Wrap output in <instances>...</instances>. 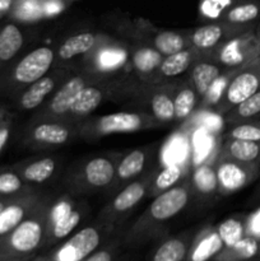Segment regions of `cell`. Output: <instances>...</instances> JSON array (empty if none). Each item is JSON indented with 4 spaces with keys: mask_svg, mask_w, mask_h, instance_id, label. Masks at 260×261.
I'll return each instance as SVG.
<instances>
[{
    "mask_svg": "<svg viewBox=\"0 0 260 261\" xmlns=\"http://www.w3.org/2000/svg\"><path fill=\"white\" fill-rule=\"evenodd\" d=\"M145 193H147V182L137 181V182L129 184L114 199V203L111 206L112 213L115 216H120V214L133 209L144 198Z\"/></svg>",
    "mask_w": 260,
    "mask_h": 261,
    "instance_id": "19",
    "label": "cell"
},
{
    "mask_svg": "<svg viewBox=\"0 0 260 261\" xmlns=\"http://www.w3.org/2000/svg\"><path fill=\"white\" fill-rule=\"evenodd\" d=\"M24 36L15 23H7L0 30V63L10 61L22 48Z\"/></svg>",
    "mask_w": 260,
    "mask_h": 261,
    "instance_id": "17",
    "label": "cell"
},
{
    "mask_svg": "<svg viewBox=\"0 0 260 261\" xmlns=\"http://www.w3.org/2000/svg\"><path fill=\"white\" fill-rule=\"evenodd\" d=\"M87 87V79L84 76L78 75L68 79L51 98L47 106L48 114L60 116V115L68 114L71 106L75 102L76 97Z\"/></svg>",
    "mask_w": 260,
    "mask_h": 261,
    "instance_id": "10",
    "label": "cell"
},
{
    "mask_svg": "<svg viewBox=\"0 0 260 261\" xmlns=\"http://www.w3.org/2000/svg\"><path fill=\"white\" fill-rule=\"evenodd\" d=\"M55 54L50 47L41 46L28 53L13 70V81L22 86H30L43 78L51 69Z\"/></svg>",
    "mask_w": 260,
    "mask_h": 261,
    "instance_id": "7",
    "label": "cell"
},
{
    "mask_svg": "<svg viewBox=\"0 0 260 261\" xmlns=\"http://www.w3.org/2000/svg\"><path fill=\"white\" fill-rule=\"evenodd\" d=\"M189 250L190 241L188 237H171L154 250L149 261H185Z\"/></svg>",
    "mask_w": 260,
    "mask_h": 261,
    "instance_id": "16",
    "label": "cell"
},
{
    "mask_svg": "<svg viewBox=\"0 0 260 261\" xmlns=\"http://www.w3.org/2000/svg\"><path fill=\"white\" fill-rule=\"evenodd\" d=\"M223 155L240 163L260 167V142L226 139L223 145Z\"/></svg>",
    "mask_w": 260,
    "mask_h": 261,
    "instance_id": "12",
    "label": "cell"
},
{
    "mask_svg": "<svg viewBox=\"0 0 260 261\" xmlns=\"http://www.w3.org/2000/svg\"><path fill=\"white\" fill-rule=\"evenodd\" d=\"M48 213L36 206L0 245V257L28 259L45 245L48 228Z\"/></svg>",
    "mask_w": 260,
    "mask_h": 261,
    "instance_id": "1",
    "label": "cell"
},
{
    "mask_svg": "<svg viewBox=\"0 0 260 261\" xmlns=\"http://www.w3.org/2000/svg\"><path fill=\"white\" fill-rule=\"evenodd\" d=\"M153 46L161 55L168 56L186 48V41L180 33L162 31L158 32L153 40Z\"/></svg>",
    "mask_w": 260,
    "mask_h": 261,
    "instance_id": "29",
    "label": "cell"
},
{
    "mask_svg": "<svg viewBox=\"0 0 260 261\" xmlns=\"http://www.w3.org/2000/svg\"><path fill=\"white\" fill-rule=\"evenodd\" d=\"M97 37L92 32H82L70 36L60 45L58 55L61 60H70L78 55L88 53L96 45Z\"/></svg>",
    "mask_w": 260,
    "mask_h": 261,
    "instance_id": "18",
    "label": "cell"
},
{
    "mask_svg": "<svg viewBox=\"0 0 260 261\" xmlns=\"http://www.w3.org/2000/svg\"><path fill=\"white\" fill-rule=\"evenodd\" d=\"M196 99H198V94L193 87H183L181 89H178L176 96L173 97L175 120L184 121L188 119L195 109Z\"/></svg>",
    "mask_w": 260,
    "mask_h": 261,
    "instance_id": "30",
    "label": "cell"
},
{
    "mask_svg": "<svg viewBox=\"0 0 260 261\" xmlns=\"http://www.w3.org/2000/svg\"><path fill=\"white\" fill-rule=\"evenodd\" d=\"M10 135V129L9 126L4 125V126H0V152L3 150V148L5 147V144L8 143Z\"/></svg>",
    "mask_w": 260,
    "mask_h": 261,
    "instance_id": "40",
    "label": "cell"
},
{
    "mask_svg": "<svg viewBox=\"0 0 260 261\" xmlns=\"http://www.w3.org/2000/svg\"><path fill=\"white\" fill-rule=\"evenodd\" d=\"M226 139L260 142V120H250L235 124L233 127L227 133Z\"/></svg>",
    "mask_w": 260,
    "mask_h": 261,
    "instance_id": "33",
    "label": "cell"
},
{
    "mask_svg": "<svg viewBox=\"0 0 260 261\" xmlns=\"http://www.w3.org/2000/svg\"><path fill=\"white\" fill-rule=\"evenodd\" d=\"M103 101V92L94 86H87L76 97L69 114L74 116H86L93 112Z\"/></svg>",
    "mask_w": 260,
    "mask_h": 261,
    "instance_id": "24",
    "label": "cell"
},
{
    "mask_svg": "<svg viewBox=\"0 0 260 261\" xmlns=\"http://www.w3.org/2000/svg\"><path fill=\"white\" fill-rule=\"evenodd\" d=\"M259 261H260V245H259Z\"/></svg>",
    "mask_w": 260,
    "mask_h": 261,
    "instance_id": "46",
    "label": "cell"
},
{
    "mask_svg": "<svg viewBox=\"0 0 260 261\" xmlns=\"http://www.w3.org/2000/svg\"><path fill=\"white\" fill-rule=\"evenodd\" d=\"M189 199L190 191L186 186H173L161 193L150 204L147 219L134 227L129 239L134 242L149 239L153 227L177 216L189 203Z\"/></svg>",
    "mask_w": 260,
    "mask_h": 261,
    "instance_id": "2",
    "label": "cell"
},
{
    "mask_svg": "<svg viewBox=\"0 0 260 261\" xmlns=\"http://www.w3.org/2000/svg\"><path fill=\"white\" fill-rule=\"evenodd\" d=\"M193 185L196 191L203 195H211L218 191L216 168L209 165H201L196 167L193 172Z\"/></svg>",
    "mask_w": 260,
    "mask_h": 261,
    "instance_id": "28",
    "label": "cell"
},
{
    "mask_svg": "<svg viewBox=\"0 0 260 261\" xmlns=\"http://www.w3.org/2000/svg\"><path fill=\"white\" fill-rule=\"evenodd\" d=\"M37 12V8L31 0H24L19 7H17V13H19L23 18H31Z\"/></svg>",
    "mask_w": 260,
    "mask_h": 261,
    "instance_id": "39",
    "label": "cell"
},
{
    "mask_svg": "<svg viewBox=\"0 0 260 261\" xmlns=\"http://www.w3.org/2000/svg\"><path fill=\"white\" fill-rule=\"evenodd\" d=\"M7 204H8V203H5V201H2V200H0V212H2L3 209L5 208V205H7Z\"/></svg>",
    "mask_w": 260,
    "mask_h": 261,
    "instance_id": "43",
    "label": "cell"
},
{
    "mask_svg": "<svg viewBox=\"0 0 260 261\" xmlns=\"http://www.w3.org/2000/svg\"><path fill=\"white\" fill-rule=\"evenodd\" d=\"M13 3H14V0H0V17L8 10H10V8L13 7Z\"/></svg>",
    "mask_w": 260,
    "mask_h": 261,
    "instance_id": "41",
    "label": "cell"
},
{
    "mask_svg": "<svg viewBox=\"0 0 260 261\" xmlns=\"http://www.w3.org/2000/svg\"><path fill=\"white\" fill-rule=\"evenodd\" d=\"M102 241V233L96 227H86L66 240L53 252L50 261H83L96 251Z\"/></svg>",
    "mask_w": 260,
    "mask_h": 261,
    "instance_id": "5",
    "label": "cell"
},
{
    "mask_svg": "<svg viewBox=\"0 0 260 261\" xmlns=\"http://www.w3.org/2000/svg\"><path fill=\"white\" fill-rule=\"evenodd\" d=\"M23 181L19 175L14 172L0 173V195H13L22 190Z\"/></svg>",
    "mask_w": 260,
    "mask_h": 261,
    "instance_id": "36",
    "label": "cell"
},
{
    "mask_svg": "<svg viewBox=\"0 0 260 261\" xmlns=\"http://www.w3.org/2000/svg\"><path fill=\"white\" fill-rule=\"evenodd\" d=\"M35 200L31 198H20L19 200L10 201L0 212V245L8 234L36 208Z\"/></svg>",
    "mask_w": 260,
    "mask_h": 261,
    "instance_id": "11",
    "label": "cell"
},
{
    "mask_svg": "<svg viewBox=\"0 0 260 261\" xmlns=\"http://www.w3.org/2000/svg\"><path fill=\"white\" fill-rule=\"evenodd\" d=\"M260 56V35L256 28L232 36L218 50V60L229 70H239Z\"/></svg>",
    "mask_w": 260,
    "mask_h": 261,
    "instance_id": "4",
    "label": "cell"
},
{
    "mask_svg": "<svg viewBox=\"0 0 260 261\" xmlns=\"http://www.w3.org/2000/svg\"><path fill=\"white\" fill-rule=\"evenodd\" d=\"M260 19V0H241L226 10L222 20L236 25H254Z\"/></svg>",
    "mask_w": 260,
    "mask_h": 261,
    "instance_id": "14",
    "label": "cell"
},
{
    "mask_svg": "<svg viewBox=\"0 0 260 261\" xmlns=\"http://www.w3.org/2000/svg\"><path fill=\"white\" fill-rule=\"evenodd\" d=\"M218 190L223 194H232L241 190L255 180L260 173V167L245 165L222 155L216 168Z\"/></svg>",
    "mask_w": 260,
    "mask_h": 261,
    "instance_id": "6",
    "label": "cell"
},
{
    "mask_svg": "<svg viewBox=\"0 0 260 261\" xmlns=\"http://www.w3.org/2000/svg\"><path fill=\"white\" fill-rule=\"evenodd\" d=\"M183 176V168L178 165L168 166V167L163 168L160 173H158L157 178H155V190L157 191H165L167 189L173 188L175 184Z\"/></svg>",
    "mask_w": 260,
    "mask_h": 261,
    "instance_id": "34",
    "label": "cell"
},
{
    "mask_svg": "<svg viewBox=\"0 0 260 261\" xmlns=\"http://www.w3.org/2000/svg\"><path fill=\"white\" fill-rule=\"evenodd\" d=\"M260 116V89L254 94L242 101L226 114V119L229 124L256 120Z\"/></svg>",
    "mask_w": 260,
    "mask_h": 261,
    "instance_id": "23",
    "label": "cell"
},
{
    "mask_svg": "<svg viewBox=\"0 0 260 261\" xmlns=\"http://www.w3.org/2000/svg\"><path fill=\"white\" fill-rule=\"evenodd\" d=\"M257 246L254 239H241L232 246L222 249L218 254L214 255L216 261H242L251 257L256 251Z\"/></svg>",
    "mask_w": 260,
    "mask_h": 261,
    "instance_id": "25",
    "label": "cell"
},
{
    "mask_svg": "<svg viewBox=\"0 0 260 261\" xmlns=\"http://www.w3.org/2000/svg\"><path fill=\"white\" fill-rule=\"evenodd\" d=\"M256 120H260V116H259V117H257V119H256Z\"/></svg>",
    "mask_w": 260,
    "mask_h": 261,
    "instance_id": "47",
    "label": "cell"
},
{
    "mask_svg": "<svg viewBox=\"0 0 260 261\" xmlns=\"http://www.w3.org/2000/svg\"><path fill=\"white\" fill-rule=\"evenodd\" d=\"M256 32L260 35V23H259V24H257V27H256Z\"/></svg>",
    "mask_w": 260,
    "mask_h": 261,
    "instance_id": "45",
    "label": "cell"
},
{
    "mask_svg": "<svg viewBox=\"0 0 260 261\" xmlns=\"http://www.w3.org/2000/svg\"><path fill=\"white\" fill-rule=\"evenodd\" d=\"M115 259V247L114 246H105L102 249H97L96 251L92 252L88 257L83 261H114Z\"/></svg>",
    "mask_w": 260,
    "mask_h": 261,
    "instance_id": "38",
    "label": "cell"
},
{
    "mask_svg": "<svg viewBox=\"0 0 260 261\" xmlns=\"http://www.w3.org/2000/svg\"><path fill=\"white\" fill-rule=\"evenodd\" d=\"M194 61V54L191 50L184 48L172 55L165 56L158 66V71L163 78H176L185 73Z\"/></svg>",
    "mask_w": 260,
    "mask_h": 261,
    "instance_id": "22",
    "label": "cell"
},
{
    "mask_svg": "<svg viewBox=\"0 0 260 261\" xmlns=\"http://www.w3.org/2000/svg\"><path fill=\"white\" fill-rule=\"evenodd\" d=\"M116 173L114 163L105 157H96L84 167L86 182L92 188H105L112 182Z\"/></svg>",
    "mask_w": 260,
    "mask_h": 261,
    "instance_id": "13",
    "label": "cell"
},
{
    "mask_svg": "<svg viewBox=\"0 0 260 261\" xmlns=\"http://www.w3.org/2000/svg\"><path fill=\"white\" fill-rule=\"evenodd\" d=\"M222 249H223V246H222L221 236H219L218 233H212L211 236H208L205 240H203V242H201V244L199 245L198 249H196L195 254L198 255V256L205 259V257L212 256V255L218 254Z\"/></svg>",
    "mask_w": 260,
    "mask_h": 261,
    "instance_id": "37",
    "label": "cell"
},
{
    "mask_svg": "<svg viewBox=\"0 0 260 261\" xmlns=\"http://www.w3.org/2000/svg\"><path fill=\"white\" fill-rule=\"evenodd\" d=\"M242 261H245V260H242Z\"/></svg>",
    "mask_w": 260,
    "mask_h": 261,
    "instance_id": "48",
    "label": "cell"
},
{
    "mask_svg": "<svg viewBox=\"0 0 260 261\" xmlns=\"http://www.w3.org/2000/svg\"><path fill=\"white\" fill-rule=\"evenodd\" d=\"M36 261H50L47 259V257H43V259H38V260H36Z\"/></svg>",
    "mask_w": 260,
    "mask_h": 261,
    "instance_id": "44",
    "label": "cell"
},
{
    "mask_svg": "<svg viewBox=\"0 0 260 261\" xmlns=\"http://www.w3.org/2000/svg\"><path fill=\"white\" fill-rule=\"evenodd\" d=\"M150 119L135 112H116L98 117L93 124V132L97 135L125 134L135 133L149 126Z\"/></svg>",
    "mask_w": 260,
    "mask_h": 261,
    "instance_id": "8",
    "label": "cell"
},
{
    "mask_svg": "<svg viewBox=\"0 0 260 261\" xmlns=\"http://www.w3.org/2000/svg\"><path fill=\"white\" fill-rule=\"evenodd\" d=\"M0 261H30L28 259H17V257H0Z\"/></svg>",
    "mask_w": 260,
    "mask_h": 261,
    "instance_id": "42",
    "label": "cell"
},
{
    "mask_svg": "<svg viewBox=\"0 0 260 261\" xmlns=\"http://www.w3.org/2000/svg\"><path fill=\"white\" fill-rule=\"evenodd\" d=\"M221 76V68L217 64L209 61H199L194 65L191 71L193 88L198 97H204L212 84Z\"/></svg>",
    "mask_w": 260,
    "mask_h": 261,
    "instance_id": "20",
    "label": "cell"
},
{
    "mask_svg": "<svg viewBox=\"0 0 260 261\" xmlns=\"http://www.w3.org/2000/svg\"><path fill=\"white\" fill-rule=\"evenodd\" d=\"M32 138L38 144L60 145L70 138V129L61 124L43 122L37 125L32 132Z\"/></svg>",
    "mask_w": 260,
    "mask_h": 261,
    "instance_id": "21",
    "label": "cell"
},
{
    "mask_svg": "<svg viewBox=\"0 0 260 261\" xmlns=\"http://www.w3.org/2000/svg\"><path fill=\"white\" fill-rule=\"evenodd\" d=\"M55 86L56 79L51 75H45L43 78L36 81L35 83L30 84L20 97V107L28 111L38 107L43 103L48 94L53 93Z\"/></svg>",
    "mask_w": 260,
    "mask_h": 261,
    "instance_id": "15",
    "label": "cell"
},
{
    "mask_svg": "<svg viewBox=\"0 0 260 261\" xmlns=\"http://www.w3.org/2000/svg\"><path fill=\"white\" fill-rule=\"evenodd\" d=\"M260 89V56L239 69L233 73L228 81L224 93L219 102L217 103V109L219 112H227L242 101L249 98L251 94Z\"/></svg>",
    "mask_w": 260,
    "mask_h": 261,
    "instance_id": "3",
    "label": "cell"
},
{
    "mask_svg": "<svg viewBox=\"0 0 260 261\" xmlns=\"http://www.w3.org/2000/svg\"><path fill=\"white\" fill-rule=\"evenodd\" d=\"M254 30V25H236L222 20V23L204 24L193 31L190 41L198 50H213L219 43H223L228 33L240 35L246 31Z\"/></svg>",
    "mask_w": 260,
    "mask_h": 261,
    "instance_id": "9",
    "label": "cell"
},
{
    "mask_svg": "<svg viewBox=\"0 0 260 261\" xmlns=\"http://www.w3.org/2000/svg\"><path fill=\"white\" fill-rule=\"evenodd\" d=\"M56 170V162L54 158L46 157L35 161L24 167L22 176L28 182L42 184L54 175Z\"/></svg>",
    "mask_w": 260,
    "mask_h": 261,
    "instance_id": "26",
    "label": "cell"
},
{
    "mask_svg": "<svg viewBox=\"0 0 260 261\" xmlns=\"http://www.w3.org/2000/svg\"><path fill=\"white\" fill-rule=\"evenodd\" d=\"M242 224L240 222L233 221H227L219 227V236H221L222 241L227 244V246H232L236 242H239L242 239Z\"/></svg>",
    "mask_w": 260,
    "mask_h": 261,
    "instance_id": "35",
    "label": "cell"
},
{
    "mask_svg": "<svg viewBox=\"0 0 260 261\" xmlns=\"http://www.w3.org/2000/svg\"><path fill=\"white\" fill-rule=\"evenodd\" d=\"M150 110L155 120L160 122H171L175 120V106H173V98L168 94L155 93L150 98Z\"/></svg>",
    "mask_w": 260,
    "mask_h": 261,
    "instance_id": "32",
    "label": "cell"
},
{
    "mask_svg": "<svg viewBox=\"0 0 260 261\" xmlns=\"http://www.w3.org/2000/svg\"><path fill=\"white\" fill-rule=\"evenodd\" d=\"M163 58L155 48H138L133 55V64L139 73L147 74L158 69Z\"/></svg>",
    "mask_w": 260,
    "mask_h": 261,
    "instance_id": "31",
    "label": "cell"
},
{
    "mask_svg": "<svg viewBox=\"0 0 260 261\" xmlns=\"http://www.w3.org/2000/svg\"><path fill=\"white\" fill-rule=\"evenodd\" d=\"M145 161H147V157L143 150L135 149L130 152L129 154L122 158L121 162L117 166L116 173H115L117 180L125 181L139 175L144 168Z\"/></svg>",
    "mask_w": 260,
    "mask_h": 261,
    "instance_id": "27",
    "label": "cell"
}]
</instances>
